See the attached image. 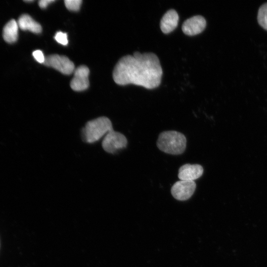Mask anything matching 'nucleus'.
<instances>
[{"label": "nucleus", "instance_id": "nucleus-1", "mask_svg": "<svg viewBox=\"0 0 267 267\" xmlns=\"http://www.w3.org/2000/svg\"><path fill=\"white\" fill-rule=\"evenodd\" d=\"M162 73L156 54L136 51L133 55L125 56L119 60L114 69L113 78L119 85L132 84L153 89L160 85Z\"/></svg>", "mask_w": 267, "mask_h": 267}, {"label": "nucleus", "instance_id": "nucleus-2", "mask_svg": "<svg viewBox=\"0 0 267 267\" xmlns=\"http://www.w3.org/2000/svg\"><path fill=\"white\" fill-rule=\"evenodd\" d=\"M113 130L112 123L106 116H100L87 121L81 131L82 140L92 143Z\"/></svg>", "mask_w": 267, "mask_h": 267}, {"label": "nucleus", "instance_id": "nucleus-3", "mask_svg": "<svg viewBox=\"0 0 267 267\" xmlns=\"http://www.w3.org/2000/svg\"><path fill=\"white\" fill-rule=\"evenodd\" d=\"M157 146L162 151L172 155L183 153L186 146V139L182 133L175 131L161 133L157 141Z\"/></svg>", "mask_w": 267, "mask_h": 267}, {"label": "nucleus", "instance_id": "nucleus-4", "mask_svg": "<svg viewBox=\"0 0 267 267\" xmlns=\"http://www.w3.org/2000/svg\"><path fill=\"white\" fill-rule=\"evenodd\" d=\"M127 144L128 140L124 134L114 129L105 135L101 142L102 149L107 153L112 154L117 150L124 149Z\"/></svg>", "mask_w": 267, "mask_h": 267}, {"label": "nucleus", "instance_id": "nucleus-5", "mask_svg": "<svg viewBox=\"0 0 267 267\" xmlns=\"http://www.w3.org/2000/svg\"><path fill=\"white\" fill-rule=\"evenodd\" d=\"M44 64L66 75L71 74L75 69L73 62L67 57L58 54H51L45 57Z\"/></svg>", "mask_w": 267, "mask_h": 267}, {"label": "nucleus", "instance_id": "nucleus-6", "mask_svg": "<svg viewBox=\"0 0 267 267\" xmlns=\"http://www.w3.org/2000/svg\"><path fill=\"white\" fill-rule=\"evenodd\" d=\"M196 187V184L194 181L180 180L172 186L171 194L176 199L185 201L192 196Z\"/></svg>", "mask_w": 267, "mask_h": 267}, {"label": "nucleus", "instance_id": "nucleus-7", "mask_svg": "<svg viewBox=\"0 0 267 267\" xmlns=\"http://www.w3.org/2000/svg\"><path fill=\"white\" fill-rule=\"evenodd\" d=\"M89 70L85 65L79 66L74 71V78L71 81L70 86L75 91H83L89 86Z\"/></svg>", "mask_w": 267, "mask_h": 267}, {"label": "nucleus", "instance_id": "nucleus-8", "mask_svg": "<svg viewBox=\"0 0 267 267\" xmlns=\"http://www.w3.org/2000/svg\"><path fill=\"white\" fill-rule=\"evenodd\" d=\"M206 21L201 15H195L186 19L182 25L183 32L188 36H194L201 33L205 28Z\"/></svg>", "mask_w": 267, "mask_h": 267}, {"label": "nucleus", "instance_id": "nucleus-9", "mask_svg": "<svg viewBox=\"0 0 267 267\" xmlns=\"http://www.w3.org/2000/svg\"><path fill=\"white\" fill-rule=\"evenodd\" d=\"M203 168L199 164H185L178 170V178L180 180L194 181L201 177Z\"/></svg>", "mask_w": 267, "mask_h": 267}, {"label": "nucleus", "instance_id": "nucleus-10", "mask_svg": "<svg viewBox=\"0 0 267 267\" xmlns=\"http://www.w3.org/2000/svg\"><path fill=\"white\" fill-rule=\"evenodd\" d=\"M179 17L177 12L171 9L167 11L160 21V28L164 34L172 32L178 26Z\"/></svg>", "mask_w": 267, "mask_h": 267}, {"label": "nucleus", "instance_id": "nucleus-11", "mask_svg": "<svg viewBox=\"0 0 267 267\" xmlns=\"http://www.w3.org/2000/svg\"><path fill=\"white\" fill-rule=\"evenodd\" d=\"M17 24L21 30H29L36 34L40 33L42 30L41 25L26 14H22L19 17Z\"/></svg>", "mask_w": 267, "mask_h": 267}, {"label": "nucleus", "instance_id": "nucleus-12", "mask_svg": "<svg viewBox=\"0 0 267 267\" xmlns=\"http://www.w3.org/2000/svg\"><path fill=\"white\" fill-rule=\"evenodd\" d=\"M18 28L17 22L14 19L8 22L3 29L2 36L4 41L8 43L15 42L18 39Z\"/></svg>", "mask_w": 267, "mask_h": 267}, {"label": "nucleus", "instance_id": "nucleus-13", "mask_svg": "<svg viewBox=\"0 0 267 267\" xmlns=\"http://www.w3.org/2000/svg\"><path fill=\"white\" fill-rule=\"evenodd\" d=\"M257 20L260 25L267 30V2L263 4L259 7Z\"/></svg>", "mask_w": 267, "mask_h": 267}, {"label": "nucleus", "instance_id": "nucleus-14", "mask_svg": "<svg viewBox=\"0 0 267 267\" xmlns=\"http://www.w3.org/2000/svg\"><path fill=\"white\" fill-rule=\"evenodd\" d=\"M82 1L81 0H65L66 8L71 11H78L80 9Z\"/></svg>", "mask_w": 267, "mask_h": 267}, {"label": "nucleus", "instance_id": "nucleus-15", "mask_svg": "<svg viewBox=\"0 0 267 267\" xmlns=\"http://www.w3.org/2000/svg\"><path fill=\"white\" fill-rule=\"evenodd\" d=\"M54 39L57 42L63 45H66L68 43L67 34L60 31L56 33Z\"/></svg>", "mask_w": 267, "mask_h": 267}, {"label": "nucleus", "instance_id": "nucleus-16", "mask_svg": "<svg viewBox=\"0 0 267 267\" xmlns=\"http://www.w3.org/2000/svg\"><path fill=\"white\" fill-rule=\"evenodd\" d=\"M33 56L37 61L40 63H43L45 60V57L43 52L40 50H36L33 51Z\"/></svg>", "mask_w": 267, "mask_h": 267}, {"label": "nucleus", "instance_id": "nucleus-17", "mask_svg": "<svg viewBox=\"0 0 267 267\" xmlns=\"http://www.w3.org/2000/svg\"><path fill=\"white\" fill-rule=\"evenodd\" d=\"M54 1V0H41L39 1V5L41 8H45Z\"/></svg>", "mask_w": 267, "mask_h": 267}]
</instances>
